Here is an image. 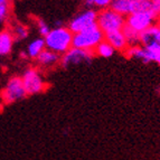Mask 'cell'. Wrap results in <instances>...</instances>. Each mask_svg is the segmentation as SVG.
<instances>
[{
    "label": "cell",
    "mask_w": 160,
    "mask_h": 160,
    "mask_svg": "<svg viewBox=\"0 0 160 160\" xmlns=\"http://www.w3.org/2000/svg\"><path fill=\"white\" fill-rule=\"evenodd\" d=\"M73 36L74 34L69 30L68 27L59 26L51 29L44 37L45 46L47 49L62 56L73 47Z\"/></svg>",
    "instance_id": "1"
},
{
    "label": "cell",
    "mask_w": 160,
    "mask_h": 160,
    "mask_svg": "<svg viewBox=\"0 0 160 160\" xmlns=\"http://www.w3.org/2000/svg\"><path fill=\"white\" fill-rule=\"evenodd\" d=\"M104 40V32L101 30L98 24L90 27L73 36V47L94 52L96 46Z\"/></svg>",
    "instance_id": "2"
},
{
    "label": "cell",
    "mask_w": 160,
    "mask_h": 160,
    "mask_svg": "<svg viewBox=\"0 0 160 160\" xmlns=\"http://www.w3.org/2000/svg\"><path fill=\"white\" fill-rule=\"evenodd\" d=\"M96 24L104 34H107L115 30H122L123 27L126 26V18L113 9L107 8L98 13Z\"/></svg>",
    "instance_id": "3"
},
{
    "label": "cell",
    "mask_w": 160,
    "mask_h": 160,
    "mask_svg": "<svg viewBox=\"0 0 160 160\" xmlns=\"http://www.w3.org/2000/svg\"><path fill=\"white\" fill-rule=\"evenodd\" d=\"M159 17L160 13L158 11H133L126 19V26L130 27L131 29L136 30L140 34L147 28L151 27L156 19H159Z\"/></svg>",
    "instance_id": "4"
},
{
    "label": "cell",
    "mask_w": 160,
    "mask_h": 160,
    "mask_svg": "<svg viewBox=\"0 0 160 160\" xmlns=\"http://www.w3.org/2000/svg\"><path fill=\"white\" fill-rule=\"evenodd\" d=\"M22 80L27 95H35L46 90V82L44 81L39 69L36 67L26 69V72L22 76Z\"/></svg>",
    "instance_id": "5"
},
{
    "label": "cell",
    "mask_w": 160,
    "mask_h": 160,
    "mask_svg": "<svg viewBox=\"0 0 160 160\" xmlns=\"http://www.w3.org/2000/svg\"><path fill=\"white\" fill-rule=\"evenodd\" d=\"M26 95L27 93L22 84V80L19 76H13L9 78L6 86L1 91V100L6 104H11L20 101Z\"/></svg>",
    "instance_id": "6"
},
{
    "label": "cell",
    "mask_w": 160,
    "mask_h": 160,
    "mask_svg": "<svg viewBox=\"0 0 160 160\" xmlns=\"http://www.w3.org/2000/svg\"><path fill=\"white\" fill-rule=\"evenodd\" d=\"M94 55H95L94 52L72 47L64 55L61 56V64L65 68H68L71 66L80 65L83 63H90L93 59Z\"/></svg>",
    "instance_id": "7"
},
{
    "label": "cell",
    "mask_w": 160,
    "mask_h": 160,
    "mask_svg": "<svg viewBox=\"0 0 160 160\" xmlns=\"http://www.w3.org/2000/svg\"><path fill=\"white\" fill-rule=\"evenodd\" d=\"M96 20H98V12L94 9H86L76 15L69 22L68 28L73 34H78L96 25Z\"/></svg>",
    "instance_id": "8"
},
{
    "label": "cell",
    "mask_w": 160,
    "mask_h": 160,
    "mask_svg": "<svg viewBox=\"0 0 160 160\" xmlns=\"http://www.w3.org/2000/svg\"><path fill=\"white\" fill-rule=\"evenodd\" d=\"M139 44L147 49H156L160 47V29L157 25H152L142 32H140Z\"/></svg>",
    "instance_id": "9"
},
{
    "label": "cell",
    "mask_w": 160,
    "mask_h": 160,
    "mask_svg": "<svg viewBox=\"0 0 160 160\" xmlns=\"http://www.w3.org/2000/svg\"><path fill=\"white\" fill-rule=\"evenodd\" d=\"M124 55H126L128 58H136L140 59L141 62H143L144 64H149L152 62V53L150 49L142 47L140 45H132L128 46L127 49L124 52Z\"/></svg>",
    "instance_id": "10"
},
{
    "label": "cell",
    "mask_w": 160,
    "mask_h": 160,
    "mask_svg": "<svg viewBox=\"0 0 160 160\" xmlns=\"http://www.w3.org/2000/svg\"><path fill=\"white\" fill-rule=\"evenodd\" d=\"M37 65L40 68L44 69H49L55 67L57 64L61 63V55L54 53L53 51H49L47 48H45L42 53L38 55V57L36 58Z\"/></svg>",
    "instance_id": "11"
},
{
    "label": "cell",
    "mask_w": 160,
    "mask_h": 160,
    "mask_svg": "<svg viewBox=\"0 0 160 160\" xmlns=\"http://www.w3.org/2000/svg\"><path fill=\"white\" fill-rule=\"evenodd\" d=\"M104 39L107 40L115 51L124 52L129 46L128 42L126 39V36L123 34V30H115V32H107V34H104Z\"/></svg>",
    "instance_id": "12"
},
{
    "label": "cell",
    "mask_w": 160,
    "mask_h": 160,
    "mask_svg": "<svg viewBox=\"0 0 160 160\" xmlns=\"http://www.w3.org/2000/svg\"><path fill=\"white\" fill-rule=\"evenodd\" d=\"M137 0H112L110 8L122 16H129L136 10Z\"/></svg>",
    "instance_id": "13"
},
{
    "label": "cell",
    "mask_w": 160,
    "mask_h": 160,
    "mask_svg": "<svg viewBox=\"0 0 160 160\" xmlns=\"http://www.w3.org/2000/svg\"><path fill=\"white\" fill-rule=\"evenodd\" d=\"M13 42H15V38L10 29H5L0 32V56H6L10 54Z\"/></svg>",
    "instance_id": "14"
},
{
    "label": "cell",
    "mask_w": 160,
    "mask_h": 160,
    "mask_svg": "<svg viewBox=\"0 0 160 160\" xmlns=\"http://www.w3.org/2000/svg\"><path fill=\"white\" fill-rule=\"evenodd\" d=\"M46 48L45 46V40L44 38H36V39L32 40L29 44H28V47H27V57L32 59H36L38 57L42 52Z\"/></svg>",
    "instance_id": "15"
},
{
    "label": "cell",
    "mask_w": 160,
    "mask_h": 160,
    "mask_svg": "<svg viewBox=\"0 0 160 160\" xmlns=\"http://www.w3.org/2000/svg\"><path fill=\"white\" fill-rule=\"evenodd\" d=\"M114 48L104 39L96 46V48L94 49V54L100 57H103V58H109V57H111L114 54Z\"/></svg>",
    "instance_id": "16"
},
{
    "label": "cell",
    "mask_w": 160,
    "mask_h": 160,
    "mask_svg": "<svg viewBox=\"0 0 160 160\" xmlns=\"http://www.w3.org/2000/svg\"><path fill=\"white\" fill-rule=\"evenodd\" d=\"M10 32H12V36L15 38V40H22L26 39L27 36L29 35V30L28 27L25 25L20 24V22H16L15 25L11 26Z\"/></svg>",
    "instance_id": "17"
},
{
    "label": "cell",
    "mask_w": 160,
    "mask_h": 160,
    "mask_svg": "<svg viewBox=\"0 0 160 160\" xmlns=\"http://www.w3.org/2000/svg\"><path fill=\"white\" fill-rule=\"evenodd\" d=\"M123 34L126 36V39L128 42L129 46L132 45H139V42H140V34L137 32L136 30L131 29L130 27L124 26L123 27Z\"/></svg>",
    "instance_id": "18"
},
{
    "label": "cell",
    "mask_w": 160,
    "mask_h": 160,
    "mask_svg": "<svg viewBox=\"0 0 160 160\" xmlns=\"http://www.w3.org/2000/svg\"><path fill=\"white\" fill-rule=\"evenodd\" d=\"M111 2H112V0H85V5L88 8L95 7V8H99L101 10L110 8Z\"/></svg>",
    "instance_id": "19"
},
{
    "label": "cell",
    "mask_w": 160,
    "mask_h": 160,
    "mask_svg": "<svg viewBox=\"0 0 160 160\" xmlns=\"http://www.w3.org/2000/svg\"><path fill=\"white\" fill-rule=\"evenodd\" d=\"M11 12L10 3H3L0 5V24H3L9 19Z\"/></svg>",
    "instance_id": "20"
},
{
    "label": "cell",
    "mask_w": 160,
    "mask_h": 160,
    "mask_svg": "<svg viewBox=\"0 0 160 160\" xmlns=\"http://www.w3.org/2000/svg\"><path fill=\"white\" fill-rule=\"evenodd\" d=\"M36 26H37V29H38V32H39L40 36H43V37H45L46 35L49 32V27H48V25L45 22V20H43V19L40 18H37L36 19Z\"/></svg>",
    "instance_id": "21"
},
{
    "label": "cell",
    "mask_w": 160,
    "mask_h": 160,
    "mask_svg": "<svg viewBox=\"0 0 160 160\" xmlns=\"http://www.w3.org/2000/svg\"><path fill=\"white\" fill-rule=\"evenodd\" d=\"M152 53V62H156L157 64L160 65V47L156 49H150Z\"/></svg>",
    "instance_id": "22"
},
{
    "label": "cell",
    "mask_w": 160,
    "mask_h": 160,
    "mask_svg": "<svg viewBox=\"0 0 160 160\" xmlns=\"http://www.w3.org/2000/svg\"><path fill=\"white\" fill-rule=\"evenodd\" d=\"M153 2H155V5L157 6V8L159 9V11H160V0H153Z\"/></svg>",
    "instance_id": "23"
},
{
    "label": "cell",
    "mask_w": 160,
    "mask_h": 160,
    "mask_svg": "<svg viewBox=\"0 0 160 160\" xmlns=\"http://www.w3.org/2000/svg\"><path fill=\"white\" fill-rule=\"evenodd\" d=\"M10 0H0V5H3V3H9Z\"/></svg>",
    "instance_id": "24"
},
{
    "label": "cell",
    "mask_w": 160,
    "mask_h": 160,
    "mask_svg": "<svg viewBox=\"0 0 160 160\" xmlns=\"http://www.w3.org/2000/svg\"><path fill=\"white\" fill-rule=\"evenodd\" d=\"M157 26H158V28L160 29V17H159V19H158V24H157Z\"/></svg>",
    "instance_id": "25"
}]
</instances>
